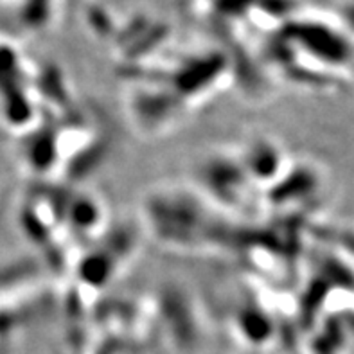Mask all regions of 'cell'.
Here are the masks:
<instances>
[{"instance_id": "obj_1", "label": "cell", "mask_w": 354, "mask_h": 354, "mask_svg": "<svg viewBox=\"0 0 354 354\" xmlns=\"http://www.w3.org/2000/svg\"><path fill=\"white\" fill-rule=\"evenodd\" d=\"M13 15L24 27H41L54 13L56 0H8Z\"/></svg>"}]
</instances>
